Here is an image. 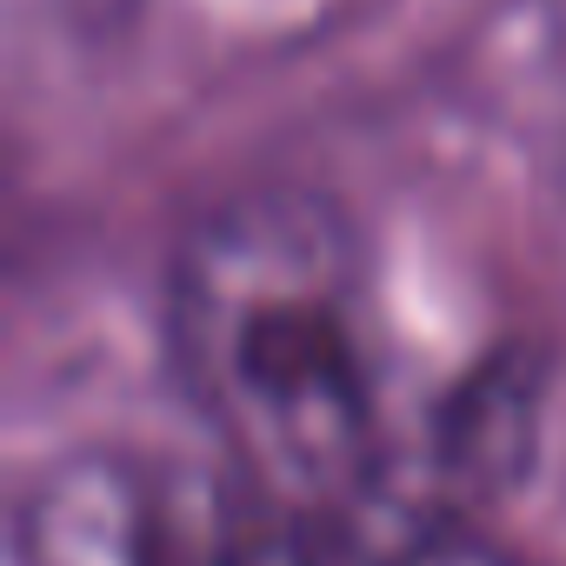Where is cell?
I'll use <instances>...</instances> for the list:
<instances>
[{"instance_id": "cell-1", "label": "cell", "mask_w": 566, "mask_h": 566, "mask_svg": "<svg viewBox=\"0 0 566 566\" xmlns=\"http://www.w3.org/2000/svg\"><path fill=\"white\" fill-rule=\"evenodd\" d=\"M167 347L220 467L321 546L394 506L387 327L367 247L327 193L213 200L167 266Z\"/></svg>"}, {"instance_id": "cell-2", "label": "cell", "mask_w": 566, "mask_h": 566, "mask_svg": "<svg viewBox=\"0 0 566 566\" xmlns=\"http://www.w3.org/2000/svg\"><path fill=\"white\" fill-rule=\"evenodd\" d=\"M327 546L220 460L81 447L14 506V566H327Z\"/></svg>"}, {"instance_id": "cell-3", "label": "cell", "mask_w": 566, "mask_h": 566, "mask_svg": "<svg viewBox=\"0 0 566 566\" xmlns=\"http://www.w3.org/2000/svg\"><path fill=\"white\" fill-rule=\"evenodd\" d=\"M347 546H360V566H526L520 553H506L500 539H486L480 526H467L460 513H380L367 533H354Z\"/></svg>"}]
</instances>
